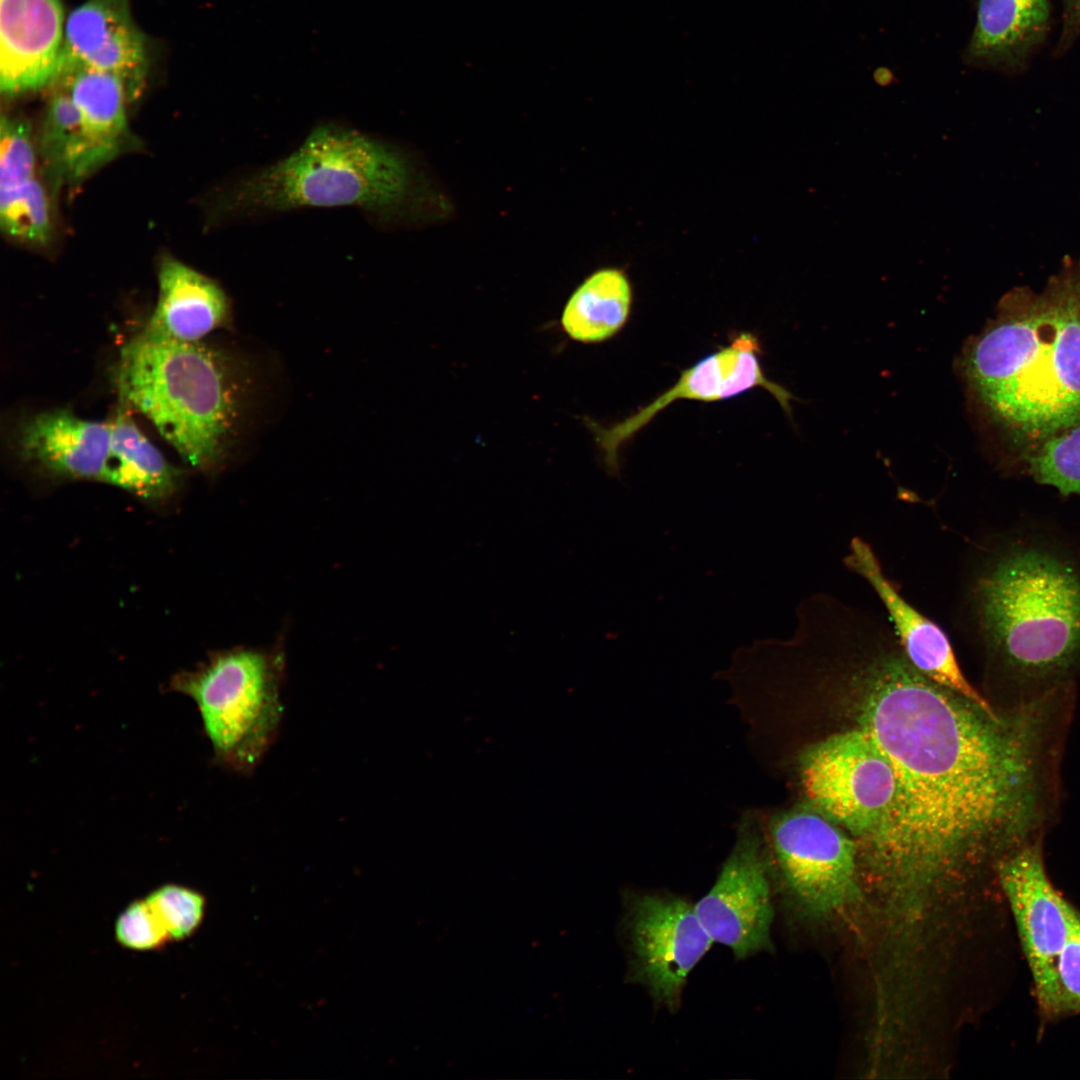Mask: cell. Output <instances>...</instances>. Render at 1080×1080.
I'll return each instance as SVG.
<instances>
[{"instance_id": "cell-22", "label": "cell", "mask_w": 1080, "mask_h": 1080, "mask_svg": "<svg viewBox=\"0 0 1080 1080\" xmlns=\"http://www.w3.org/2000/svg\"><path fill=\"white\" fill-rule=\"evenodd\" d=\"M51 88L40 130L39 151L54 183H77L86 178L79 113L64 86L56 83Z\"/></svg>"}, {"instance_id": "cell-4", "label": "cell", "mask_w": 1080, "mask_h": 1080, "mask_svg": "<svg viewBox=\"0 0 1080 1080\" xmlns=\"http://www.w3.org/2000/svg\"><path fill=\"white\" fill-rule=\"evenodd\" d=\"M966 600L978 639L1017 680L1058 684L1080 663V566L1039 544L987 556Z\"/></svg>"}, {"instance_id": "cell-11", "label": "cell", "mask_w": 1080, "mask_h": 1080, "mask_svg": "<svg viewBox=\"0 0 1080 1080\" xmlns=\"http://www.w3.org/2000/svg\"><path fill=\"white\" fill-rule=\"evenodd\" d=\"M760 352L758 338L752 333L743 332L729 345L683 370L673 386L623 421L604 427L585 418L586 426L602 451L608 471L614 474L618 472L621 446L659 412L678 400L722 401L761 387L772 394L783 410L791 415L790 402L794 397L786 388L766 377L760 363Z\"/></svg>"}, {"instance_id": "cell-20", "label": "cell", "mask_w": 1080, "mask_h": 1080, "mask_svg": "<svg viewBox=\"0 0 1080 1080\" xmlns=\"http://www.w3.org/2000/svg\"><path fill=\"white\" fill-rule=\"evenodd\" d=\"M108 423L109 446L101 481L144 500L157 501L170 496L178 486L180 471L166 460L129 415L119 412Z\"/></svg>"}, {"instance_id": "cell-29", "label": "cell", "mask_w": 1080, "mask_h": 1080, "mask_svg": "<svg viewBox=\"0 0 1080 1080\" xmlns=\"http://www.w3.org/2000/svg\"><path fill=\"white\" fill-rule=\"evenodd\" d=\"M1062 29L1057 54L1066 52L1080 36V0H1062Z\"/></svg>"}, {"instance_id": "cell-19", "label": "cell", "mask_w": 1080, "mask_h": 1080, "mask_svg": "<svg viewBox=\"0 0 1080 1080\" xmlns=\"http://www.w3.org/2000/svg\"><path fill=\"white\" fill-rule=\"evenodd\" d=\"M159 294L145 328L178 341L197 342L220 326L227 300L211 279L184 263L164 258L158 271Z\"/></svg>"}, {"instance_id": "cell-18", "label": "cell", "mask_w": 1080, "mask_h": 1080, "mask_svg": "<svg viewBox=\"0 0 1080 1080\" xmlns=\"http://www.w3.org/2000/svg\"><path fill=\"white\" fill-rule=\"evenodd\" d=\"M56 83L73 99L80 118L86 176L112 160L128 137V95L117 75L83 66H64Z\"/></svg>"}, {"instance_id": "cell-7", "label": "cell", "mask_w": 1080, "mask_h": 1080, "mask_svg": "<svg viewBox=\"0 0 1080 1080\" xmlns=\"http://www.w3.org/2000/svg\"><path fill=\"white\" fill-rule=\"evenodd\" d=\"M800 779L810 807L860 841L886 816L896 788L889 760L859 726L810 746Z\"/></svg>"}, {"instance_id": "cell-12", "label": "cell", "mask_w": 1080, "mask_h": 1080, "mask_svg": "<svg viewBox=\"0 0 1080 1080\" xmlns=\"http://www.w3.org/2000/svg\"><path fill=\"white\" fill-rule=\"evenodd\" d=\"M694 907L713 942L729 947L737 959L770 950L774 909L768 865L753 832L741 833L716 882Z\"/></svg>"}, {"instance_id": "cell-3", "label": "cell", "mask_w": 1080, "mask_h": 1080, "mask_svg": "<svg viewBox=\"0 0 1080 1080\" xmlns=\"http://www.w3.org/2000/svg\"><path fill=\"white\" fill-rule=\"evenodd\" d=\"M436 187L399 147L327 123L286 158L237 182L223 208L252 214L355 206L384 222L424 223L451 211Z\"/></svg>"}, {"instance_id": "cell-15", "label": "cell", "mask_w": 1080, "mask_h": 1080, "mask_svg": "<svg viewBox=\"0 0 1080 1080\" xmlns=\"http://www.w3.org/2000/svg\"><path fill=\"white\" fill-rule=\"evenodd\" d=\"M64 66L113 73L122 79L128 99L138 96L148 60L128 0H87L69 14L60 69Z\"/></svg>"}, {"instance_id": "cell-25", "label": "cell", "mask_w": 1080, "mask_h": 1080, "mask_svg": "<svg viewBox=\"0 0 1080 1080\" xmlns=\"http://www.w3.org/2000/svg\"><path fill=\"white\" fill-rule=\"evenodd\" d=\"M171 940L191 936L200 926L205 913L206 900L199 892L179 886H162L146 898Z\"/></svg>"}, {"instance_id": "cell-13", "label": "cell", "mask_w": 1080, "mask_h": 1080, "mask_svg": "<svg viewBox=\"0 0 1080 1080\" xmlns=\"http://www.w3.org/2000/svg\"><path fill=\"white\" fill-rule=\"evenodd\" d=\"M843 562L879 597L907 659L920 673L981 708L994 711L964 676L946 633L900 594L869 543L854 537Z\"/></svg>"}, {"instance_id": "cell-17", "label": "cell", "mask_w": 1080, "mask_h": 1080, "mask_svg": "<svg viewBox=\"0 0 1080 1080\" xmlns=\"http://www.w3.org/2000/svg\"><path fill=\"white\" fill-rule=\"evenodd\" d=\"M1050 18V0H979L965 58L976 66L1020 72L1044 43Z\"/></svg>"}, {"instance_id": "cell-26", "label": "cell", "mask_w": 1080, "mask_h": 1080, "mask_svg": "<svg viewBox=\"0 0 1080 1080\" xmlns=\"http://www.w3.org/2000/svg\"><path fill=\"white\" fill-rule=\"evenodd\" d=\"M0 142V191L33 179L35 150L30 125L23 119L2 116Z\"/></svg>"}, {"instance_id": "cell-23", "label": "cell", "mask_w": 1080, "mask_h": 1080, "mask_svg": "<svg viewBox=\"0 0 1080 1080\" xmlns=\"http://www.w3.org/2000/svg\"><path fill=\"white\" fill-rule=\"evenodd\" d=\"M1035 480L1062 494L1080 495V423L1041 442L1026 455Z\"/></svg>"}, {"instance_id": "cell-28", "label": "cell", "mask_w": 1080, "mask_h": 1080, "mask_svg": "<svg viewBox=\"0 0 1080 1080\" xmlns=\"http://www.w3.org/2000/svg\"><path fill=\"white\" fill-rule=\"evenodd\" d=\"M1059 1015L1080 1012V913L1076 911L1056 961Z\"/></svg>"}, {"instance_id": "cell-6", "label": "cell", "mask_w": 1080, "mask_h": 1080, "mask_svg": "<svg viewBox=\"0 0 1080 1080\" xmlns=\"http://www.w3.org/2000/svg\"><path fill=\"white\" fill-rule=\"evenodd\" d=\"M284 674L280 648L238 647L211 656L174 686L197 704L217 759L247 775L278 735Z\"/></svg>"}, {"instance_id": "cell-21", "label": "cell", "mask_w": 1080, "mask_h": 1080, "mask_svg": "<svg viewBox=\"0 0 1080 1080\" xmlns=\"http://www.w3.org/2000/svg\"><path fill=\"white\" fill-rule=\"evenodd\" d=\"M633 291L626 273L606 267L591 273L565 304L561 325L573 340L600 343L615 336L626 324Z\"/></svg>"}, {"instance_id": "cell-14", "label": "cell", "mask_w": 1080, "mask_h": 1080, "mask_svg": "<svg viewBox=\"0 0 1080 1080\" xmlns=\"http://www.w3.org/2000/svg\"><path fill=\"white\" fill-rule=\"evenodd\" d=\"M60 0H0V89L15 97L56 82L64 45Z\"/></svg>"}, {"instance_id": "cell-10", "label": "cell", "mask_w": 1080, "mask_h": 1080, "mask_svg": "<svg viewBox=\"0 0 1080 1080\" xmlns=\"http://www.w3.org/2000/svg\"><path fill=\"white\" fill-rule=\"evenodd\" d=\"M999 879L1015 917L1039 1006L1048 1016H1059L1056 961L1076 910L1050 882L1039 838L1009 851L999 864Z\"/></svg>"}, {"instance_id": "cell-2", "label": "cell", "mask_w": 1080, "mask_h": 1080, "mask_svg": "<svg viewBox=\"0 0 1080 1080\" xmlns=\"http://www.w3.org/2000/svg\"><path fill=\"white\" fill-rule=\"evenodd\" d=\"M957 370L978 411L1015 443L1036 447L1079 424L1080 259L1039 293L1005 295Z\"/></svg>"}, {"instance_id": "cell-9", "label": "cell", "mask_w": 1080, "mask_h": 1080, "mask_svg": "<svg viewBox=\"0 0 1080 1080\" xmlns=\"http://www.w3.org/2000/svg\"><path fill=\"white\" fill-rule=\"evenodd\" d=\"M626 909L630 979L645 986L656 1004L674 1011L687 976L714 942L684 898L632 893Z\"/></svg>"}, {"instance_id": "cell-1", "label": "cell", "mask_w": 1080, "mask_h": 1080, "mask_svg": "<svg viewBox=\"0 0 1080 1080\" xmlns=\"http://www.w3.org/2000/svg\"><path fill=\"white\" fill-rule=\"evenodd\" d=\"M851 650L858 726L896 781L888 813L861 841L877 874L911 890L974 851L1034 840L1046 816L1055 692L1004 716L987 711L920 673L887 621Z\"/></svg>"}, {"instance_id": "cell-5", "label": "cell", "mask_w": 1080, "mask_h": 1080, "mask_svg": "<svg viewBox=\"0 0 1080 1080\" xmlns=\"http://www.w3.org/2000/svg\"><path fill=\"white\" fill-rule=\"evenodd\" d=\"M220 356L197 342L145 328L122 348L121 396L145 415L192 467L209 470L223 456L234 397Z\"/></svg>"}, {"instance_id": "cell-24", "label": "cell", "mask_w": 1080, "mask_h": 1080, "mask_svg": "<svg viewBox=\"0 0 1080 1080\" xmlns=\"http://www.w3.org/2000/svg\"><path fill=\"white\" fill-rule=\"evenodd\" d=\"M0 222L10 237L32 244L46 243L51 234L50 208L42 184L34 177L0 191Z\"/></svg>"}, {"instance_id": "cell-27", "label": "cell", "mask_w": 1080, "mask_h": 1080, "mask_svg": "<svg viewBox=\"0 0 1080 1080\" xmlns=\"http://www.w3.org/2000/svg\"><path fill=\"white\" fill-rule=\"evenodd\" d=\"M116 938L133 950H151L165 944L170 936L146 899L131 903L118 917Z\"/></svg>"}, {"instance_id": "cell-8", "label": "cell", "mask_w": 1080, "mask_h": 1080, "mask_svg": "<svg viewBox=\"0 0 1080 1080\" xmlns=\"http://www.w3.org/2000/svg\"><path fill=\"white\" fill-rule=\"evenodd\" d=\"M776 863L789 898L806 915L839 912L857 895V845L812 808L796 809L771 824Z\"/></svg>"}, {"instance_id": "cell-16", "label": "cell", "mask_w": 1080, "mask_h": 1080, "mask_svg": "<svg viewBox=\"0 0 1080 1080\" xmlns=\"http://www.w3.org/2000/svg\"><path fill=\"white\" fill-rule=\"evenodd\" d=\"M109 423L82 419L69 410L38 413L21 427L25 459L56 476L101 481L109 446Z\"/></svg>"}]
</instances>
